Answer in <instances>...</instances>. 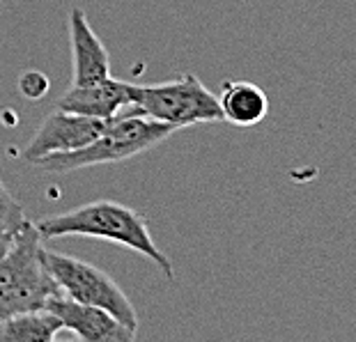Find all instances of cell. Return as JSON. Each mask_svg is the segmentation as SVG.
Segmentation results:
<instances>
[{
  "mask_svg": "<svg viewBox=\"0 0 356 342\" xmlns=\"http://www.w3.org/2000/svg\"><path fill=\"white\" fill-rule=\"evenodd\" d=\"M37 227L42 237H92L127 246L134 253L147 257L168 280H175L170 257L154 244L147 220L122 202L95 200L63 214L42 218Z\"/></svg>",
  "mask_w": 356,
  "mask_h": 342,
  "instance_id": "obj_1",
  "label": "cell"
},
{
  "mask_svg": "<svg viewBox=\"0 0 356 342\" xmlns=\"http://www.w3.org/2000/svg\"><path fill=\"white\" fill-rule=\"evenodd\" d=\"M58 294L63 290L44 260V237L37 223L26 218L0 255V319L28 310H47Z\"/></svg>",
  "mask_w": 356,
  "mask_h": 342,
  "instance_id": "obj_2",
  "label": "cell"
},
{
  "mask_svg": "<svg viewBox=\"0 0 356 342\" xmlns=\"http://www.w3.org/2000/svg\"><path fill=\"white\" fill-rule=\"evenodd\" d=\"M175 131V127L159 122V120H152L131 108L111 117L106 129L90 145L74 152H63V154H51L35 165L47 172H72L92 168V165L120 163L143 154V152L154 149Z\"/></svg>",
  "mask_w": 356,
  "mask_h": 342,
  "instance_id": "obj_3",
  "label": "cell"
},
{
  "mask_svg": "<svg viewBox=\"0 0 356 342\" xmlns=\"http://www.w3.org/2000/svg\"><path fill=\"white\" fill-rule=\"evenodd\" d=\"M129 108L175 129L223 122L218 97L193 74H181L177 79L152 86L131 83Z\"/></svg>",
  "mask_w": 356,
  "mask_h": 342,
  "instance_id": "obj_4",
  "label": "cell"
},
{
  "mask_svg": "<svg viewBox=\"0 0 356 342\" xmlns=\"http://www.w3.org/2000/svg\"><path fill=\"white\" fill-rule=\"evenodd\" d=\"M44 260H47V267L65 296H70V299L79 303L108 310L111 315H115L131 331H138L136 308L122 292V287L108 273L95 267V264L79 260V257L63 255L47 248H44Z\"/></svg>",
  "mask_w": 356,
  "mask_h": 342,
  "instance_id": "obj_5",
  "label": "cell"
},
{
  "mask_svg": "<svg viewBox=\"0 0 356 342\" xmlns=\"http://www.w3.org/2000/svg\"><path fill=\"white\" fill-rule=\"evenodd\" d=\"M106 124H108V120H97L56 108L44 117V122L30 138V142L21 149V156L28 163H37L51 154L81 149L90 145L104 131Z\"/></svg>",
  "mask_w": 356,
  "mask_h": 342,
  "instance_id": "obj_6",
  "label": "cell"
},
{
  "mask_svg": "<svg viewBox=\"0 0 356 342\" xmlns=\"http://www.w3.org/2000/svg\"><path fill=\"white\" fill-rule=\"evenodd\" d=\"M51 313L60 317V322L67 331L83 342H131L136 340V331L124 326L115 315L108 310L88 306V303H79L65 294H58L56 299L49 303Z\"/></svg>",
  "mask_w": 356,
  "mask_h": 342,
  "instance_id": "obj_7",
  "label": "cell"
},
{
  "mask_svg": "<svg viewBox=\"0 0 356 342\" xmlns=\"http://www.w3.org/2000/svg\"><path fill=\"white\" fill-rule=\"evenodd\" d=\"M72 44V86H90L111 76V58L104 42L88 24L86 12L74 7L70 12Z\"/></svg>",
  "mask_w": 356,
  "mask_h": 342,
  "instance_id": "obj_8",
  "label": "cell"
},
{
  "mask_svg": "<svg viewBox=\"0 0 356 342\" xmlns=\"http://www.w3.org/2000/svg\"><path fill=\"white\" fill-rule=\"evenodd\" d=\"M129 90L131 83L118 81L113 76L90 86H72L60 97L58 108L97 120H111L122 113V108H129Z\"/></svg>",
  "mask_w": 356,
  "mask_h": 342,
  "instance_id": "obj_9",
  "label": "cell"
},
{
  "mask_svg": "<svg viewBox=\"0 0 356 342\" xmlns=\"http://www.w3.org/2000/svg\"><path fill=\"white\" fill-rule=\"evenodd\" d=\"M218 106H221L223 122L248 129L260 124L267 117L269 97L260 86H255L251 81H228L223 83Z\"/></svg>",
  "mask_w": 356,
  "mask_h": 342,
  "instance_id": "obj_10",
  "label": "cell"
},
{
  "mask_svg": "<svg viewBox=\"0 0 356 342\" xmlns=\"http://www.w3.org/2000/svg\"><path fill=\"white\" fill-rule=\"evenodd\" d=\"M60 331L65 326L51 310H28L0 319V342H51Z\"/></svg>",
  "mask_w": 356,
  "mask_h": 342,
  "instance_id": "obj_11",
  "label": "cell"
},
{
  "mask_svg": "<svg viewBox=\"0 0 356 342\" xmlns=\"http://www.w3.org/2000/svg\"><path fill=\"white\" fill-rule=\"evenodd\" d=\"M24 220H26V216H24L21 204L14 200L12 191L5 186V181L0 179V225H5L7 230L14 232Z\"/></svg>",
  "mask_w": 356,
  "mask_h": 342,
  "instance_id": "obj_12",
  "label": "cell"
},
{
  "mask_svg": "<svg viewBox=\"0 0 356 342\" xmlns=\"http://www.w3.org/2000/svg\"><path fill=\"white\" fill-rule=\"evenodd\" d=\"M21 90H24L30 99H35V97H42L47 92L49 83L42 74H26L24 79H21Z\"/></svg>",
  "mask_w": 356,
  "mask_h": 342,
  "instance_id": "obj_13",
  "label": "cell"
},
{
  "mask_svg": "<svg viewBox=\"0 0 356 342\" xmlns=\"http://www.w3.org/2000/svg\"><path fill=\"white\" fill-rule=\"evenodd\" d=\"M12 234H14V232H10V230H7L5 225H0V255H3L5 250H7V246H10V241H12Z\"/></svg>",
  "mask_w": 356,
  "mask_h": 342,
  "instance_id": "obj_14",
  "label": "cell"
}]
</instances>
